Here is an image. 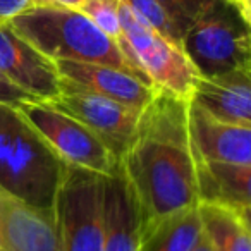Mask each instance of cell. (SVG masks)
<instances>
[{
  "instance_id": "obj_11",
  "label": "cell",
  "mask_w": 251,
  "mask_h": 251,
  "mask_svg": "<svg viewBox=\"0 0 251 251\" xmlns=\"http://www.w3.org/2000/svg\"><path fill=\"white\" fill-rule=\"evenodd\" d=\"M0 232L5 251H64L53 208L31 206L2 191Z\"/></svg>"
},
{
  "instance_id": "obj_5",
  "label": "cell",
  "mask_w": 251,
  "mask_h": 251,
  "mask_svg": "<svg viewBox=\"0 0 251 251\" xmlns=\"http://www.w3.org/2000/svg\"><path fill=\"white\" fill-rule=\"evenodd\" d=\"M18 107L57 157L67 165L103 177L121 171L114 151L73 115L43 100H28Z\"/></svg>"
},
{
  "instance_id": "obj_13",
  "label": "cell",
  "mask_w": 251,
  "mask_h": 251,
  "mask_svg": "<svg viewBox=\"0 0 251 251\" xmlns=\"http://www.w3.org/2000/svg\"><path fill=\"white\" fill-rule=\"evenodd\" d=\"M189 100L219 121L251 127V69L198 77Z\"/></svg>"
},
{
  "instance_id": "obj_4",
  "label": "cell",
  "mask_w": 251,
  "mask_h": 251,
  "mask_svg": "<svg viewBox=\"0 0 251 251\" xmlns=\"http://www.w3.org/2000/svg\"><path fill=\"white\" fill-rule=\"evenodd\" d=\"M251 19L230 0L215 4L184 33L181 49L198 77L251 69Z\"/></svg>"
},
{
  "instance_id": "obj_19",
  "label": "cell",
  "mask_w": 251,
  "mask_h": 251,
  "mask_svg": "<svg viewBox=\"0 0 251 251\" xmlns=\"http://www.w3.org/2000/svg\"><path fill=\"white\" fill-rule=\"evenodd\" d=\"M124 2L134 12V16L141 19L145 25H148L157 33H160L169 42L181 47L184 31L172 21V18L164 11V7L158 4L157 0H124Z\"/></svg>"
},
{
  "instance_id": "obj_26",
  "label": "cell",
  "mask_w": 251,
  "mask_h": 251,
  "mask_svg": "<svg viewBox=\"0 0 251 251\" xmlns=\"http://www.w3.org/2000/svg\"><path fill=\"white\" fill-rule=\"evenodd\" d=\"M0 251H5V248H4V239H2V232H0Z\"/></svg>"
},
{
  "instance_id": "obj_17",
  "label": "cell",
  "mask_w": 251,
  "mask_h": 251,
  "mask_svg": "<svg viewBox=\"0 0 251 251\" xmlns=\"http://www.w3.org/2000/svg\"><path fill=\"white\" fill-rule=\"evenodd\" d=\"M203 234L215 251H251L250 215L212 203H198Z\"/></svg>"
},
{
  "instance_id": "obj_12",
  "label": "cell",
  "mask_w": 251,
  "mask_h": 251,
  "mask_svg": "<svg viewBox=\"0 0 251 251\" xmlns=\"http://www.w3.org/2000/svg\"><path fill=\"white\" fill-rule=\"evenodd\" d=\"M186 122L198 160L251 165V127L219 121L191 100L186 107Z\"/></svg>"
},
{
  "instance_id": "obj_18",
  "label": "cell",
  "mask_w": 251,
  "mask_h": 251,
  "mask_svg": "<svg viewBox=\"0 0 251 251\" xmlns=\"http://www.w3.org/2000/svg\"><path fill=\"white\" fill-rule=\"evenodd\" d=\"M77 11L83 12V14L86 16L88 19H91L108 38L114 40L119 49H121L122 55H124L126 59H127V62L133 66V69L136 71V73H140L138 67L134 66L133 59H131L129 47H127L126 36L121 28V23H119V0H86ZM141 76H145V74H141Z\"/></svg>"
},
{
  "instance_id": "obj_25",
  "label": "cell",
  "mask_w": 251,
  "mask_h": 251,
  "mask_svg": "<svg viewBox=\"0 0 251 251\" xmlns=\"http://www.w3.org/2000/svg\"><path fill=\"white\" fill-rule=\"evenodd\" d=\"M230 2H234V4L237 5V7L243 11V14L246 16V18L251 19L250 12H251V7H250V0H230Z\"/></svg>"
},
{
  "instance_id": "obj_22",
  "label": "cell",
  "mask_w": 251,
  "mask_h": 251,
  "mask_svg": "<svg viewBox=\"0 0 251 251\" xmlns=\"http://www.w3.org/2000/svg\"><path fill=\"white\" fill-rule=\"evenodd\" d=\"M35 100L28 93L19 90L18 86L11 83L4 74L0 73V103H9V105H19L23 101Z\"/></svg>"
},
{
  "instance_id": "obj_24",
  "label": "cell",
  "mask_w": 251,
  "mask_h": 251,
  "mask_svg": "<svg viewBox=\"0 0 251 251\" xmlns=\"http://www.w3.org/2000/svg\"><path fill=\"white\" fill-rule=\"evenodd\" d=\"M50 2H52V4H57V5H64V7L79 9L86 0H50Z\"/></svg>"
},
{
  "instance_id": "obj_15",
  "label": "cell",
  "mask_w": 251,
  "mask_h": 251,
  "mask_svg": "<svg viewBox=\"0 0 251 251\" xmlns=\"http://www.w3.org/2000/svg\"><path fill=\"white\" fill-rule=\"evenodd\" d=\"M140 222L121 171L103 177V251H138Z\"/></svg>"
},
{
  "instance_id": "obj_6",
  "label": "cell",
  "mask_w": 251,
  "mask_h": 251,
  "mask_svg": "<svg viewBox=\"0 0 251 251\" xmlns=\"http://www.w3.org/2000/svg\"><path fill=\"white\" fill-rule=\"evenodd\" d=\"M119 23L134 66L158 91L189 100L198 74L181 47L138 19L124 0H119Z\"/></svg>"
},
{
  "instance_id": "obj_3",
  "label": "cell",
  "mask_w": 251,
  "mask_h": 251,
  "mask_svg": "<svg viewBox=\"0 0 251 251\" xmlns=\"http://www.w3.org/2000/svg\"><path fill=\"white\" fill-rule=\"evenodd\" d=\"M7 25L52 60L107 64L136 73L117 43L77 9L38 5L9 19Z\"/></svg>"
},
{
  "instance_id": "obj_8",
  "label": "cell",
  "mask_w": 251,
  "mask_h": 251,
  "mask_svg": "<svg viewBox=\"0 0 251 251\" xmlns=\"http://www.w3.org/2000/svg\"><path fill=\"white\" fill-rule=\"evenodd\" d=\"M50 103L83 122L114 151L119 160L136 134L143 112L67 81L60 83L59 95Z\"/></svg>"
},
{
  "instance_id": "obj_23",
  "label": "cell",
  "mask_w": 251,
  "mask_h": 251,
  "mask_svg": "<svg viewBox=\"0 0 251 251\" xmlns=\"http://www.w3.org/2000/svg\"><path fill=\"white\" fill-rule=\"evenodd\" d=\"M193 251H215V248H213L212 241H210L208 237H206L205 234L201 232V237H200L198 244H196Z\"/></svg>"
},
{
  "instance_id": "obj_14",
  "label": "cell",
  "mask_w": 251,
  "mask_h": 251,
  "mask_svg": "<svg viewBox=\"0 0 251 251\" xmlns=\"http://www.w3.org/2000/svg\"><path fill=\"white\" fill-rule=\"evenodd\" d=\"M196 186L200 203L229 206L250 215L251 165L196 158Z\"/></svg>"
},
{
  "instance_id": "obj_10",
  "label": "cell",
  "mask_w": 251,
  "mask_h": 251,
  "mask_svg": "<svg viewBox=\"0 0 251 251\" xmlns=\"http://www.w3.org/2000/svg\"><path fill=\"white\" fill-rule=\"evenodd\" d=\"M60 79L90 90L101 97L124 103L134 110H145L157 95V88L133 71L107 64L53 60Z\"/></svg>"
},
{
  "instance_id": "obj_20",
  "label": "cell",
  "mask_w": 251,
  "mask_h": 251,
  "mask_svg": "<svg viewBox=\"0 0 251 251\" xmlns=\"http://www.w3.org/2000/svg\"><path fill=\"white\" fill-rule=\"evenodd\" d=\"M157 2L171 16L172 21L186 33L217 0H157Z\"/></svg>"
},
{
  "instance_id": "obj_2",
  "label": "cell",
  "mask_w": 251,
  "mask_h": 251,
  "mask_svg": "<svg viewBox=\"0 0 251 251\" xmlns=\"http://www.w3.org/2000/svg\"><path fill=\"white\" fill-rule=\"evenodd\" d=\"M67 167L18 105L0 103V191L52 210Z\"/></svg>"
},
{
  "instance_id": "obj_9",
  "label": "cell",
  "mask_w": 251,
  "mask_h": 251,
  "mask_svg": "<svg viewBox=\"0 0 251 251\" xmlns=\"http://www.w3.org/2000/svg\"><path fill=\"white\" fill-rule=\"evenodd\" d=\"M0 73L35 100L52 101L60 91L62 79L55 62L7 23H0Z\"/></svg>"
},
{
  "instance_id": "obj_21",
  "label": "cell",
  "mask_w": 251,
  "mask_h": 251,
  "mask_svg": "<svg viewBox=\"0 0 251 251\" xmlns=\"http://www.w3.org/2000/svg\"><path fill=\"white\" fill-rule=\"evenodd\" d=\"M50 0H0V23H7L9 19L23 14L38 5H50Z\"/></svg>"
},
{
  "instance_id": "obj_7",
  "label": "cell",
  "mask_w": 251,
  "mask_h": 251,
  "mask_svg": "<svg viewBox=\"0 0 251 251\" xmlns=\"http://www.w3.org/2000/svg\"><path fill=\"white\" fill-rule=\"evenodd\" d=\"M53 213L64 251H103V176L69 165Z\"/></svg>"
},
{
  "instance_id": "obj_1",
  "label": "cell",
  "mask_w": 251,
  "mask_h": 251,
  "mask_svg": "<svg viewBox=\"0 0 251 251\" xmlns=\"http://www.w3.org/2000/svg\"><path fill=\"white\" fill-rule=\"evenodd\" d=\"M186 107L188 100L157 91L141 112L136 134L119 160L141 222L200 203L196 155L188 136Z\"/></svg>"
},
{
  "instance_id": "obj_16",
  "label": "cell",
  "mask_w": 251,
  "mask_h": 251,
  "mask_svg": "<svg viewBox=\"0 0 251 251\" xmlns=\"http://www.w3.org/2000/svg\"><path fill=\"white\" fill-rule=\"evenodd\" d=\"M198 205L150 222H140L138 251H193L201 237Z\"/></svg>"
}]
</instances>
